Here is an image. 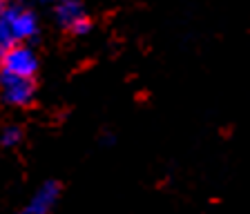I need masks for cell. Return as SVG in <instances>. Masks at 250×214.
<instances>
[{
	"instance_id": "6da1fadb",
	"label": "cell",
	"mask_w": 250,
	"mask_h": 214,
	"mask_svg": "<svg viewBox=\"0 0 250 214\" xmlns=\"http://www.w3.org/2000/svg\"><path fill=\"white\" fill-rule=\"evenodd\" d=\"M2 20L9 27L11 36L16 38L18 45H27V42L38 40V34H41V22H38L36 11L31 7L22 5V2H14L9 9L2 14Z\"/></svg>"
},
{
	"instance_id": "7a4b0ae2",
	"label": "cell",
	"mask_w": 250,
	"mask_h": 214,
	"mask_svg": "<svg viewBox=\"0 0 250 214\" xmlns=\"http://www.w3.org/2000/svg\"><path fill=\"white\" fill-rule=\"evenodd\" d=\"M54 20L61 29L74 36H87L92 32V18L87 16L81 0H61L54 5Z\"/></svg>"
},
{
	"instance_id": "3957f363",
	"label": "cell",
	"mask_w": 250,
	"mask_h": 214,
	"mask_svg": "<svg viewBox=\"0 0 250 214\" xmlns=\"http://www.w3.org/2000/svg\"><path fill=\"white\" fill-rule=\"evenodd\" d=\"M38 72V56L31 45H16L7 54L0 56V74L2 76H18V78H34Z\"/></svg>"
},
{
	"instance_id": "277c9868",
	"label": "cell",
	"mask_w": 250,
	"mask_h": 214,
	"mask_svg": "<svg viewBox=\"0 0 250 214\" xmlns=\"http://www.w3.org/2000/svg\"><path fill=\"white\" fill-rule=\"evenodd\" d=\"M36 98V83L34 78H18V76H2L0 74V100L9 107H29Z\"/></svg>"
},
{
	"instance_id": "5b68a950",
	"label": "cell",
	"mask_w": 250,
	"mask_h": 214,
	"mask_svg": "<svg viewBox=\"0 0 250 214\" xmlns=\"http://www.w3.org/2000/svg\"><path fill=\"white\" fill-rule=\"evenodd\" d=\"M62 194V188L58 181H45L41 188L34 192V196L25 203L21 214H52L58 205V198Z\"/></svg>"
},
{
	"instance_id": "8992f818",
	"label": "cell",
	"mask_w": 250,
	"mask_h": 214,
	"mask_svg": "<svg viewBox=\"0 0 250 214\" xmlns=\"http://www.w3.org/2000/svg\"><path fill=\"white\" fill-rule=\"evenodd\" d=\"M22 143V130L18 125H7L2 127V132H0V145L2 147H16Z\"/></svg>"
},
{
	"instance_id": "52a82bcc",
	"label": "cell",
	"mask_w": 250,
	"mask_h": 214,
	"mask_svg": "<svg viewBox=\"0 0 250 214\" xmlns=\"http://www.w3.org/2000/svg\"><path fill=\"white\" fill-rule=\"evenodd\" d=\"M18 42H16V38L11 36V32H9V27L5 25V20L0 18V56L2 54H7L11 47H16Z\"/></svg>"
},
{
	"instance_id": "ba28073f",
	"label": "cell",
	"mask_w": 250,
	"mask_h": 214,
	"mask_svg": "<svg viewBox=\"0 0 250 214\" xmlns=\"http://www.w3.org/2000/svg\"><path fill=\"white\" fill-rule=\"evenodd\" d=\"M11 5H14V2H11V0H0V16H2V14H5V11L9 9Z\"/></svg>"
},
{
	"instance_id": "9c48e42d",
	"label": "cell",
	"mask_w": 250,
	"mask_h": 214,
	"mask_svg": "<svg viewBox=\"0 0 250 214\" xmlns=\"http://www.w3.org/2000/svg\"><path fill=\"white\" fill-rule=\"evenodd\" d=\"M101 143H103V145H112V143H114V136H112V134H105L103 138H101Z\"/></svg>"
},
{
	"instance_id": "30bf717a",
	"label": "cell",
	"mask_w": 250,
	"mask_h": 214,
	"mask_svg": "<svg viewBox=\"0 0 250 214\" xmlns=\"http://www.w3.org/2000/svg\"><path fill=\"white\" fill-rule=\"evenodd\" d=\"M34 2H38V5H58L61 0H34Z\"/></svg>"
}]
</instances>
